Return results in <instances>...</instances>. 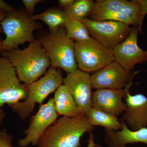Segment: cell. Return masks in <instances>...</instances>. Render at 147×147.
Segmentation results:
<instances>
[{"label": "cell", "mask_w": 147, "mask_h": 147, "mask_svg": "<svg viewBox=\"0 0 147 147\" xmlns=\"http://www.w3.org/2000/svg\"><path fill=\"white\" fill-rule=\"evenodd\" d=\"M0 55L7 58L16 69L18 79L28 85L38 80L51 67V62L38 40L30 43L23 50H3Z\"/></svg>", "instance_id": "6da1fadb"}, {"label": "cell", "mask_w": 147, "mask_h": 147, "mask_svg": "<svg viewBox=\"0 0 147 147\" xmlns=\"http://www.w3.org/2000/svg\"><path fill=\"white\" fill-rule=\"evenodd\" d=\"M94 128L86 114L74 117L63 116L46 129L37 147H80L82 136L92 133Z\"/></svg>", "instance_id": "7a4b0ae2"}, {"label": "cell", "mask_w": 147, "mask_h": 147, "mask_svg": "<svg viewBox=\"0 0 147 147\" xmlns=\"http://www.w3.org/2000/svg\"><path fill=\"white\" fill-rule=\"evenodd\" d=\"M37 39L50 59L51 66L62 69L67 74L78 68L75 56V42L67 35L64 27L54 30L38 31Z\"/></svg>", "instance_id": "3957f363"}, {"label": "cell", "mask_w": 147, "mask_h": 147, "mask_svg": "<svg viewBox=\"0 0 147 147\" xmlns=\"http://www.w3.org/2000/svg\"><path fill=\"white\" fill-rule=\"evenodd\" d=\"M146 15L139 0H96L89 18L95 21L120 22L129 26L136 27L139 32L142 33Z\"/></svg>", "instance_id": "277c9868"}, {"label": "cell", "mask_w": 147, "mask_h": 147, "mask_svg": "<svg viewBox=\"0 0 147 147\" xmlns=\"http://www.w3.org/2000/svg\"><path fill=\"white\" fill-rule=\"evenodd\" d=\"M1 26L5 35V38L2 40L3 50L19 49V45L33 42L36 39L34 32L42 27L41 23L34 21L32 15L23 8H15L7 13Z\"/></svg>", "instance_id": "5b68a950"}, {"label": "cell", "mask_w": 147, "mask_h": 147, "mask_svg": "<svg viewBox=\"0 0 147 147\" xmlns=\"http://www.w3.org/2000/svg\"><path fill=\"white\" fill-rule=\"evenodd\" d=\"M63 79L60 69L50 67L42 77L28 85V94L25 100L8 106L21 119H26L33 112L35 104L42 105L49 95L63 84Z\"/></svg>", "instance_id": "8992f818"}, {"label": "cell", "mask_w": 147, "mask_h": 147, "mask_svg": "<svg viewBox=\"0 0 147 147\" xmlns=\"http://www.w3.org/2000/svg\"><path fill=\"white\" fill-rule=\"evenodd\" d=\"M75 56L79 69L89 73L98 71L115 61L112 50L92 37L75 42Z\"/></svg>", "instance_id": "52a82bcc"}, {"label": "cell", "mask_w": 147, "mask_h": 147, "mask_svg": "<svg viewBox=\"0 0 147 147\" xmlns=\"http://www.w3.org/2000/svg\"><path fill=\"white\" fill-rule=\"evenodd\" d=\"M28 94V85L21 83L12 63L0 55V107L25 100Z\"/></svg>", "instance_id": "ba28073f"}, {"label": "cell", "mask_w": 147, "mask_h": 147, "mask_svg": "<svg viewBox=\"0 0 147 147\" xmlns=\"http://www.w3.org/2000/svg\"><path fill=\"white\" fill-rule=\"evenodd\" d=\"M81 21L93 38L112 51L126 39L131 31L130 26L117 21H95L89 18Z\"/></svg>", "instance_id": "9c48e42d"}, {"label": "cell", "mask_w": 147, "mask_h": 147, "mask_svg": "<svg viewBox=\"0 0 147 147\" xmlns=\"http://www.w3.org/2000/svg\"><path fill=\"white\" fill-rule=\"evenodd\" d=\"M139 72L125 70L115 61L92 74V86L96 90L123 89L133 82L132 80Z\"/></svg>", "instance_id": "30bf717a"}, {"label": "cell", "mask_w": 147, "mask_h": 147, "mask_svg": "<svg viewBox=\"0 0 147 147\" xmlns=\"http://www.w3.org/2000/svg\"><path fill=\"white\" fill-rule=\"evenodd\" d=\"M58 116L53 98L40 105L36 114L30 119L28 127L24 132L26 137L18 140L19 146L26 147L31 144L36 146L42 134L57 120Z\"/></svg>", "instance_id": "8fae6325"}, {"label": "cell", "mask_w": 147, "mask_h": 147, "mask_svg": "<svg viewBox=\"0 0 147 147\" xmlns=\"http://www.w3.org/2000/svg\"><path fill=\"white\" fill-rule=\"evenodd\" d=\"M63 84L70 93L77 105L87 115L92 108V86L90 73L80 69L67 74Z\"/></svg>", "instance_id": "7c38bea8"}, {"label": "cell", "mask_w": 147, "mask_h": 147, "mask_svg": "<svg viewBox=\"0 0 147 147\" xmlns=\"http://www.w3.org/2000/svg\"><path fill=\"white\" fill-rule=\"evenodd\" d=\"M138 29L131 27L127 38L112 52L115 60L126 70H132L138 64L146 62L147 55L138 44Z\"/></svg>", "instance_id": "4fadbf2b"}, {"label": "cell", "mask_w": 147, "mask_h": 147, "mask_svg": "<svg viewBox=\"0 0 147 147\" xmlns=\"http://www.w3.org/2000/svg\"><path fill=\"white\" fill-rule=\"evenodd\" d=\"M130 83L123 89H103L93 93L92 108L112 114L117 117L126 110L127 105L123 100L125 99L132 86Z\"/></svg>", "instance_id": "5bb4252c"}, {"label": "cell", "mask_w": 147, "mask_h": 147, "mask_svg": "<svg viewBox=\"0 0 147 147\" xmlns=\"http://www.w3.org/2000/svg\"><path fill=\"white\" fill-rule=\"evenodd\" d=\"M126 110L120 121L124 122L131 130L147 126V97L142 94L131 95L127 93L125 99Z\"/></svg>", "instance_id": "9a60e30c"}, {"label": "cell", "mask_w": 147, "mask_h": 147, "mask_svg": "<svg viewBox=\"0 0 147 147\" xmlns=\"http://www.w3.org/2000/svg\"><path fill=\"white\" fill-rule=\"evenodd\" d=\"M121 130L105 129V141L109 147H126L127 144L142 143L147 145V128L131 130L124 122Z\"/></svg>", "instance_id": "2e32d148"}, {"label": "cell", "mask_w": 147, "mask_h": 147, "mask_svg": "<svg viewBox=\"0 0 147 147\" xmlns=\"http://www.w3.org/2000/svg\"><path fill=\"white\" fill-rule=\"evenodd\" d=\"M53 99L55 110L59 116L74 117L85 114L63 84L56 90Z\"/></svg>", "instance_id": "e0dca14e"}, {"label": "cell", "mask_w": 147, "mask_h": 147, "mask_svg": "<svg viewBox=\"0 0 147 147\" xmlns=\"http://www.w3.org/2000/svg\"><path fill=\"white\" fill-rule=\"evenodd\" d=\"M32 17L34 21H42L50 31L63 26L69 18L66 11L59 7H50L42 13L32 15Z\"/></svg>", "instance_id": "ac0fdd59"}, {"label": "cell", "mask_w": 147, "mask_h": 147, "mask_svg": "<svg viewBox=\"0 0 147 147\" xmlns=\"http://www.w3.org/2000/svg\"><path fill=\"white\" fill-rule=\"evenodd\" d=\"M86 115L94 126H102L115 131L121 130L122 127V123L117 117L104 111L92 108Z\"/></svg>", "instance_id": "d6986e66"}, {"label": "cell", "mask_w": 147, "mask_h": 147, "mask_svg": "<svg viewBox=\"0 0 147 147\" xmlns=\"http://www.w3.org/2000/svg\"><path fill=\"white\" fill-rule=\"evenodd\" d=\"M64 27L67 36L74 42L88 40L92 38L86 26L79 20L69 18Z\"/></svg>", "instance_id": "ffe728a7"}, {"label": "cell", "mask_w": 147, "mask_h": 147, "mask_svg": "<svg viewBox=\"0 0 147 147\" xmlns=\"http://www.w3.org/2000/svg\"><path fill=\"white\" fill-rule=\"evenodd\" d=\"M95 1L92 0H75L72 5L66 11L69 18L81 21L90 16Z\"/></svg>", "instance_id": "44dd1931"}, {"label": "cell", "mask_w": 147, "mask_h": 147, "mask_svg": "<svg viewBox=\"0 0 147 147\" xmlns=\"http://www.w3.org/2000/svg\"><path fill=\"white\" fill-rule=\"evenodd\" d=\"M13 135L5 130H0V147H13L12 145Z\"/></svg>", "instance_id": "7402d4cb"}, {"label": "cell", "mask_w": 147, "mask_h": 147, "mask_svg": "<svg viewBox=\"0 0 147 147\" xmlns=\"http://www.w3.org/2000/svg\"><path fill=\"white\" fill-rule=\"evenodd\" d=\"M25 7V10L30 15H33L36 6L39 3H42L44 1L42 0H23L22 1Z\"/></svg>", "instance_id": "603a6c76"}, {"label": "cell", "mask_w": 147, "mask_h": 147, "mask_svg": "<svg viewBox=\"0 0 147 147\" xmlns=\"http://www.w3.org/2000/svg\"><path fill=\"white\" fill-rule=\"evenodd\" d=\"M75 0H59V7L64 10L68 9L75 2Z\"/></svg>", "instance_id": "cb8c5ba5"}, {"label": "cell", "mask_w": 147, "mask_h": 147, "mask_svg": "<svg viewBox=\"0 0 147 147\" xmlns=\"http://www.w3.org/2000/svg\"><path fill=\"white\" fill-rule=\"evenodd\" d=\"M15 9L12 6L8 4L3 0H0V11H4L9 13Z\"/></svg>", "instance_id": "d4e9b609"}, {"label": "cell", "mask_w": 147, "mask_h": 147, "mask_svg": "<svg viewBox=\"0 0 147 147\" xmlns=\"http://www.w3.org/2000/svg\"><path fill=\"white\" fill-rule=\"evenodd\" d=\"M89 134L90 137L88 140V145L87 147H100V146L96 144L95 143L93 134L92 133H90Z\"/></svg>", "instance_id": "484cf974"}, {"label": "cell", "mask_w": 147, "mask_h": 147, "mask_svg": "<svg viewBox=\"0 0 147 147\" xmlns=\"http://www.w3.org/2000/svg\"><path fill=\"white\" fill-rule=\"evenodd\" d=\"M141 4L142 10L146 14L147 13V0H139Z\"/></svg>", "instance_id": "4316f807"}, {"label": "cell", "mask_w": 147, "mask_h": 147, "mask_svg": "<svg viewBox=\"0 0 147 147\" xmlns=\"http://www.w3.org/2000/svg\"><path fill=\"white\" fill-rule=\"evenodd\" d=\"M7 13L4 11H0V33L2 31L1 27V24L2 21L5 18L6 16L7 15ZM1 40V36H0V41Z\"/></svg>", "instance_id": "83f0119b"}, {"label": "cell", "mask_w": 147, "mask_h": 147, "mask_svg": "<svg viewBox=\"0 0 147 147\" xmlns=\"http://www.w3.org/2000/svg\"><path fill=\"white\" fill-rule=\"evenodd\" d=\"M5 114L2 109L1 107H0V123L1 124L4 119L5 117Z\"/></svg>", "instance_id": "f1b7e54d"}, {"label": "cell", "mask_w": 147, "mask_h": 147, "mask_svg": "<svg viewBox=\"0 0 147 147\" xmlns=\"http://www.w3.org/2000/svg\"><path fill=\"white\" fill-rule=\"evenodd\" d=\"M3 51V45L2 40L0 41V53Z\"/></svg>", "instance_id": "f546056e"}, {"label": "cell", "mask_w": 147, "mask_h": 147, "mask_svg": "<svg viewBox=\"0 0 147 147\" xmlns=\"http://www.w3.org/2000/svg\"><path fill=\"white\" fill-rule=\"evenodd\" d=\"M145 53H146V54L147 55V50H146V51H145Z\"/></svg>", "instance_id": "4dcf8cb0"}, {"label": "cell", "mask_w": 147, "mask_h": 147, "mask_svg": "<svg viewBox=\"0 0 147 147\" xmlns=\"http://www.w3.org/2000/svg\"><path fill=\"white\" fill-rule=\"evenodd\" d=\"M1 124L0 123V126H1Z\"/></svg>", "instance_id": "1f68e13d"}, {"label": "cell", "mask_w": 147, "mask_h": 147, "mask_svg": "<svg viewBox=\"0 0 147 147\" xmlns=\"http://www.w3.org/2000/svg\"></svg>", "instance_id": "d6a6232c"}]
</instances>
